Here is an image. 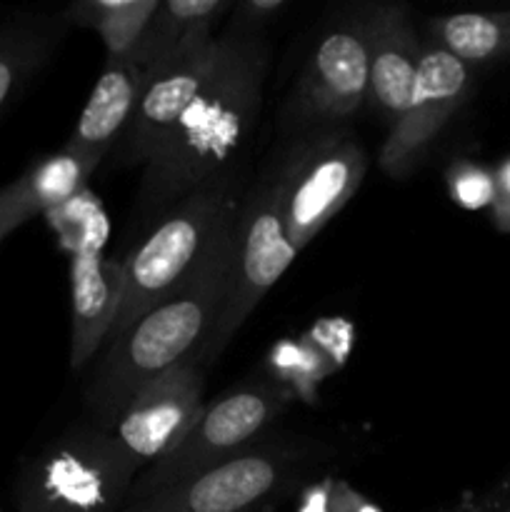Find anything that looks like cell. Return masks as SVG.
<instances>
[{"instance_id": "1", "label": "cell", "mask_w": 510, "mask_h": 512, "mask_svg": "<svg viewBox=\"0 0 510 512\" xmlns=\"http://www.w3.org/2000/svg\"><path fill=\"white\" fill-rule=\"evenodd\" d=\"M225 35L228 50L215 78L143 168L130 235H148L188 195L233 170L258 128L268 75L265 30L230 20Z\"/></svg>"}, {"instance_id": "2", "label": "cell", "mask_w": 510, "mask_h": 512, "mask_svg": "<svg viewBox=\"0 0 510 512\" xmlns=\"http://www.w3.org/2000/svg\"><path fill=\"white\" fill-rule=\"evenodd\" d=\"M233 240L235 220L163 303L110 340L85 390L88 423L110 430L140 388L183 360L200 358L225 300Z\"/></svg>"}, {"instance_id": "3", "label": "cell", "mask_w": 510, "mask_h": 512, "mask_svg": "<svg viewBox=\"0 0 510 512\" xmlns=\"http://www.w3.org/2000/svg\"><path fill=\"white\" fill-rule=\"evenodd\" d=\"M245 198L243 173L228 170L175 205L123 258V300L110 340L163 303L233 225Z\"/></svg>"}, {"instance_id": "4", "label": "cell", "mask_w": 510, "mask_h": 512, "mask_svg": "<svg viewBox=\"0 0 510 512\" xmlns=\"http://www.w3.org/2000/svg\"><path fill=\"white\" fill-rule=\"evenodd\" d=\"M140 470L108 430L78 423L20 470L18 512H120Z\"/></svg>"}, {"instance_id": "5", "label": "cell", "mask_w": 510, "mask_h": 512, "mask_svg": "<svg viewBox=\"0 0 510 512\" xmlns=\"http://www.w3.org/2000/svg\"><path fill=\"white\" fill-rule=\"evenodd\" d=\"M368 163L360 140L340 125L310 130L285 155L270 178L278 190L285 233L298 253L353 198Z\"/></svg>"}, {"instance_id": "6", "label": "cell", "mask_w": 510, "mask_h": 512, "mask_svg": "<svg viewBox=\"0 0 510 512\" xmlns=\"http://www.w3.org/2000/svg\"><path fill=\"white\" fill-rule=\"evenodd\" d=\"M288 393L275 383H248L205 405L188 433L153 465L143 470L128 503L143 500L170 485L208 473L253 448V440L280 415ZM125 503V505H128Z\"/></svg>"}, {"instance_id": "7", "label": "cell", "mask_w": 510, "mask_h": 512, "mask_svg": "<svg viewBox=\"0 0 510 512\" xmlns=\"http://www.w3.org/2000/svg\"><path fill=\"white\" fill-rule=\"evenodd\" d=\"M295 255L298 250L285 233L278 190H275L273 178H265L258 188L245 190L243 205L235 218V240L225 300L220 305L213 330H210L208 343L200 353L203 365L215 363L220 358L233 335L258 308L260 300L293 265Z\"/></svg>"}, {"instance_id": "8", "label": "cell", "mask_w": 510, "mask_h": 512, "mask_svg": "<svg viewBox=\"0 0 510 512\" xmlns=\"http://www.w3.org/2000/svg\"><path fill=\"white\" fill-rule=\"evenodd\" d=\"M368 88L370 38L365 10L325 30L288 98L285 123L305 133L343 125L368 103Z\"/></svg>"}, {"instance_id": "9", "label": "cell", "mask_w": 510, "mask_h": 512, "mask_svg": "<svg viewBox=\"0 0 510 512\" xmlns=\"http://www.w3.org/2000/svg\"><path fill=\"white\" fill-rule=\"evenodd\" d=\"M298 458L275 445H253L238 458L170 485L120 512H255L293 483Z\"/></svg>"}, {"instance_id": "10", "label": "cell", "mask_w": 510, "mask_h": 512, "mask_svg": "<svg viewBox=\"0 0 510 512\" xmlns=\"http://www.w3.org/2000/svg\"><path fill=\"white\" fill-rule=\"evenodd\" d=\"M473 93V68L433 40H423L413 98L388 130L378 163L388 178L405 180L428 155L440 130Z\"/></svg>"}, {"instance_id": "11", "label": "cell", "mask_w": 510, "mask_h": 512, "mask_svg": "<svg viewBox=\"0 0 510 512\" xmlns=\"http://www.w3.org/2000/svg\"><path fill=\"white\" fill-rule=\"evenodd\" d=\"M203 408L205 365L195 355L140 388L108 433L143 473L188 433Z\"/></svg>"}, {"instance_id": "12", "label": "cell", "mask_w": 510, "mask_h": 512, "mask_svg": "<svg viewBox=\"0 0 510 512\" xmlns=\"http://www.w3.org/2000/svg\"><path fill=\"white\" fill-rule=\"evenodd\" d=\"M228 35H215L205 48L195 50L173 68L163 70L145 85L133 120L120 138L118 160L123 165H148L170 130L180 123L190 105L203 95L223 65Z\"/></svg>"}, {"instance_id": "13", "label": "cell", "mask_w": 510, "mask_h": 512, "mask_svg": "<svg viewBox=\"0 0 510 512\" xmlns=\"http://www.w3.org/2000/svg\"><path fill=\"white\" fill-rule=\"evenodd\" d=\"M370 88L368 103L388 130L400 120L415 90L423 40L405 5H375L368 10Z\"/></svg>"}, {"instance_id": "14", "label": "cell", "mask_w": 510, "mask_h": 512, "mask_svg": "<svg viewBox=\"0 0 510 512\" xmlns=\"http://www.w3.org/2000/svg\"><path fill=\"white\" fill-rule=\"evenodd\" d=\"M123 300V260L103 248L70 255V368L83 370L108 343Z\"/></svg>"}, {"instance_id": "15", "label": "cell", "mask_w": 510, "mask_h": 512, "mask_svg": "<svg viewBox=\"0 0 510 512\" xmlns=\"http://www.w3.org/2000/svg\"><path fill=\"white\" fill-rule=\"evenodd\" d=\"M228 10H233L228 0H160L143 38L125 60L143 73L148 85L155 75L205 48Z\"/></svg>"}, {"instance_id": "16", "label": "cell", "mask_w": 510, "mask_h": 512, "mask_svg": "<svg viewBox=\"0 0 510 512\" xmlns=\"http://www.w3.org/2000/svg\"><path fill=\"white\" fill-rule=\"evenodd\" d=\"M143 90V73L130 60H105L103 73L95 80L65 148L103 160L110 145L123 138Z\"/></svg>"}, {"instance_id": "17", "label": "cell", "mask_w": 510, "mask_h": 512, "mask_svg": "<svg viewBox=\"0 0 510 512\" xmlns=\"http://www.w3.org/2000/svg\"><path fill=\"white\" fill-rule=\"evenodd\" d=\"M70 23L58 15H23L0 25V113L48 63Z\"/></svg>"}, {"instance_id": "18", "label": "cell", "mask_w": 510, "mask_h": 512, "mask_svg": "<svg viewBox=\"0 0 510 512\" xmlns=\"http://www.w3.org/2000/svg\"><path fill=\"white\" fill-rule=\"evenodd\" d=\"M428 40L465 65L493 63L510 55V10L455 13L428 20Z\"/></svg>"}, {"instance_id": "19", "label": "cell", "mask_w": 510, "mask_h": 512, "mask_svg": "<svg viewBox=\"0 0 510 512\" xmlns=\"http://www.w3.org/2000/svg\"><path fill=\"white\" fill-rule=\"evenodd\" d=\"M160 0H83L63 10L70 25L88 28L103 40L105 60H125L143 38Z\"/></svg>"}, {"instance_id": "20", "label": "cell", "mask_w": 510, "mask_h": 512, "mask_svg": "<svg viewBox=\"0 0 510 512\" xmlns=\"http://www.w3.org/2000/svg\"><path fill=\"white\" fill-rule=\"evenodd\" d=\"M100 160L80 155L70 148H60L58 153H50L40 158L38 163L30 165L20 178L13 180L15 190L20 193L23 203L33 215L50 213L63 203L73 200L85 190V183Z\"/></svg>"}, {"instance_id": "21", "label": "cell", "mask_w": 510, "mask_h": 512, "mask_svg": "<svg viewBox=\"0 0 510 512\" xmlns=\"http://www.w3.org/2000/svg\"><path fill=\"white\" fill-rule=\"evenodd\" d=\"M48 215L60 240L70 248V255L83 248H103L108 223H105L100 205L85 190L60 208L50 210Z\"/></svg>"}, {"instance_id": "22", "label": "cell", "mask_w": 510, "mask_h": 512, "mask_svg": "<svg viewBox=\"0 0 510 512\" xmlns=\"http://www.w3.org/2000/svg\"><path fill=\"white\" fill-rule=\"evenodd\" d=\"M450 190H453V198L465 208H483L493 203L495 178L475 165H463L450 178Z\"/></svg>"}, {"instance_id": "23", "label": "cell", "mask_w": 510, "mask_h": 512, "mask_svg": "<svg viewBox=\"0 0 510 512\" xmlns=\"http://www.w3.org/2000/svg\"><path fill=\"white\" fill-rule=\"evenodd\" d=\"M30 218H35V215L30 213L28 205L23 203V198H20V193L15 190V185H3V188H0V243H3L13 230H18L20 225L28 223Z\"/></svg>"}, {"instance_id": "24", "label": "cell", "mask_w": 510, "mask_h": 512, "mask_svg": "<svg viewBox=\"0 0 510 512\" xmlns=\"http://www.w3.org/2000/svg\"><path fill=\"white\" fill-rule=\"evenodd\" d=\"M288 8L285 0H245V3L235 5V18L233 23L245 25V28L263 30L268 20H273V15L283 13Z\"/></svg>"}, {"instance_id": "25", "label": "cell", "mask_w": 510, "mask_h": 512, "mask_svg": "<svg viewBox=\"0 0 510 512\" xmlns=\"http://www.w3.org/2000/svg\"><path fill=\"white\" fill-rule=\"evenodd\" d=\"M490 205H493L495 225L510 233V158L495 173V195Z\"/></svg>"}, {"instance_id": "26", "label": "cell", "mask_w": 510, "mask_h": 512, "mask_svg": "<svg viewBox=\"0 0 510 512\" xmlns=\"http://www.w3.org/2000/svg\"><path fill=\"white\" fill-rule=\"evenodd\" d=\"M333 485L335 480H323V483L308 485V488L300 493L295 512H335Z\"/></svg>"}, {"instance_id": "27", "label": "cell", "mask_w": 510, "mask_h": 512, "mask_svg": "<svg viewBox=\"0 0 510 512\" xmlns=\"http://www.w3.org/2000/svg\"><path fill=\"white\" fill-rule=\"evenodd\" d=\"M333 505H335V512H380L378 505H373L368 498L355 493L345 480H335Z\"/></svg>"}, {"instance_id": "28", "label": "cell", "mask_w": 510, "mask_h": 512, "mask_svg": "<svg viewBox=\"0 0 510 512\" xmlns=\"http://www.w3.org/2000/svg\"><path fill=\"white\" fill-rule=\"evenodd\" d=\"M0 512H3V510H0Z\"/></svg>"}, {"instance_id": "29", "label": "cell", "mask_w": 510, "mask_h": 512, "mask_svg": "<svg viewBox=\"0 0 510 512\" xmlns=\"http://www.w3.org/2000/svg\"><path fill=\"white\" fill-rule=\"evenodd\" d=\"M508 512H510V510H508Z\"/></svg>"}]
</instances>
